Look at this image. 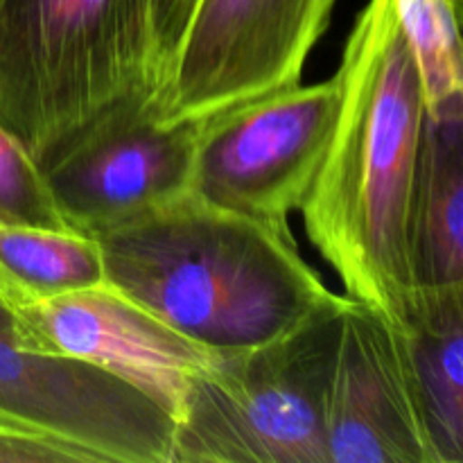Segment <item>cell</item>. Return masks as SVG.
I'll return each mask as SVG.
<instances>
[{"mask_svg": "<svg viewBox=\"0 0 463 463\" xmlns=\"http://www.w3.org/2000/svg\"><path fill=\"white\" fill-rule=\"evenodd\" d=\"M333 136L301 213L344 297L405 330L410 202L423 138L419 68L392 0H369L344 45Z\"/></svg>", "mask_w": 463, "mask_h": 463, "instance_id": "cell-1", "label": "cell"}, {"mask_svg": "<svg viewBox=\"0 0 463 463\" xmlns=\"http://www.w3.org/2000/svg\"><path fill=\"white\" fill-rule=\"evenodd\" d=\"M93 238L104 285L217 355L274 342L346 301L303 260L289 226L193 190Z\"/></svg>", "mask_w": 463, "mask_h": 463, "instance_id": "cell-2", "label": "cell"}, {"mask_svg": "<svg viewBox=\"0 0 463 463\" xmlns=\"http://www.w3.org/2000/svg\"><path fill=\"white\" fill-rule=\"evenodd\" d=\"M154 80L152 0H0V122L36 163Z\"/></svg>", "mask_w": 463, "mask_h": 463, "instance_id": "cell-3", "label": "cell"}, {"mask_svg": "<svg viewBox=\"0 0 463 463\" xmlns=\"http://www.w3.org/2000/svg\"><path fill=\"white\" fill-rule=\"evenodd\" d=\"M346 306L217 355L185 393L170 463H328L326 393Z\"/></svg>", "mask_w": 463, "mask_h": 463, "instance_id": "cell-4", "label": "cell"}, {"mask_svg": "<svg viewBox=\"0 0 463 463\" xmlns=\"http://www.w3.org/2000/svg\"><path fill=\"white\" fill-rule=\"evenodd\" d=\"M337 0H199L149 90L163 127L199 125L301 81Z\"/></svg>", "mask_w": 463, "mask_h": 463, "instance_id": "cell-5", "label": "cell"}, {"mask_svg": "<svg viewBox=\"0 0 463 463\" xmlns=\"http://www.w3.org/2000/svg\"><path fill=\"white\" fill-rule=\"evenodd\" d=\"M339 99L335 72L319 84H294L194 125L190 190L226 211L289 226L324 161Z\"/></svg>", "mask_w": 463, "mask_h": 463, "instance_id": "cell-6", "label": "cell"}, {"mask_svg": "<svg viewBox=\"0 0 463 463\" xmlns=\"http://www.w3.org/2000/svg\"><path fill=\"white\" fill-rule=\"evenodd\" d=\"M0 423L39 432L90 463H170L175 420L156 401L86 362L36 353L0 298Z\"/></svg>", "mask_w": 463, "mask_h": 463, "instance_id": "cell-7", "label": "cell"}, {"mask_svg": "<svg viewBox=\"0 0 463 463\" xmlns=\"http://www.w3.org/2000/svg\"><path fill=\"white\" fill-rule=\"evenodd\" d=\"M147 98L109 104L39 158L68 229L98 235L193 188L197 127H163Z\"/></svg>", "mask_w": 463, "mask_h": 463, "instance_id": "cell-8", "label": "cell"}, {"mask_svg": "<svg viewBox=\"0 0 463 463\" xmlns=\"http://www.w3.org/2000/svg\"><path fill=\"white\" fill-rule=\"evenodd\" d=\"M328 463H443L407 333L348 298L326 393Z\"/></svg>", "mask_w": 463, "mask_h": 463, "instance_id": "cell-9", "label": "cell"}, {"mask_svg": "<svg viewBox=\"0 0 463 463\" xmlns=\"http://www.w3.org/2000/svg\"><path fill=\"white\" fill-rule=\"evenodd\" d=\"M12 310L32 351L107 371L147 393L172 420L193 380L217 357L104 283Z\"/></svg>", "mask_w": 463, "mask_h": 463, "instance_id": "cell-10", "label": "cell"}, {"mask_svg": "<svg viewBox=\"0 0 463 463\" xmlns=\"http://www.w3.org/2000/svg\"><path fill=\"white\" fill-rule=\"evenodd\" d=\"M414 289L463 285V98L428 113L410 202Z\"/></svg>", "mask_w": 463, "mask_h": 463, "instance_id": "cell-11", "label": "cell"}, {"mask_svg": "<svg viewBox=\"0 0 463 463\" xmlns=\"http://www.w3.org/2000/svg\"><path fill=\"white\" fill-rule=\"evenodd\" d=\"M405 333L443 463L463 461V285L414 289Z\"/></svg>", "mask_w": 463, "mask_h": 463, "instance_id": "cell-12", "label": "cell"}, {"mask_svg": "<svg viewBox=\"0 0 463 463\" xmlns=\"http://www.w3.org/2000/svg\"><path fill=\"white\" fill-rule=\"evenodd\" d=\"M102 283V251L93 235L0 217V298L9 307Z\"/></svg>", "mask_w": 463, "mask_h": 463, "instance_id": "cell-13", "label": "cell"}, {"mask_svg": "<svg viewBox=\"0 0 463 463\" xmlns=\"http://www.w3.org/2000/svg\"><path fill=\"white\" fill-rule=\"evenodd\" d=\"M419 68L428 113L463 98L461 0H392Z\"/></svg>", "mask_w": 463, "mask_h": 463, "instance_id": "cell-14", "label": "cell"}, {"mask_svg": "<svg viewBox=\"0 0 463 463\" xmlns=\"http://www.w3.org/2000/svg\"><path fill=\"white\" fill-rule=\"evenodd\" d=\"M0 217L25 224L68 229L54 206L39 163L0 122Z\"/></svg>", "mask_w": 463, "mask_h": 463, "instance_id": "cell-15", "label": "cell"}, {"mask_svg": "<svg viewBox=\"0 0 463 463\" xmlns=\"http://www.w3.org/2000/svg\"><path fill=\"white\" fill-rule=\"evenodd\" d=\"M0 463H90L81 452L39 432L0 423Z\"/></svg>", "mask_w": 463, "mask_h": 463, "instance_id": "cell-16", "label": "cell"}, {"mask_svg": "<svg viewBox=\"0 0 463 463\" xmlns=\"http://www.w3.org/2000/svg\"><path fill=\"white\" fill-rule=\"evenodd\" d=\"M199 0H152V36L154 61H156V84L175 57L185 30L190 25Z\"/></svg>", "mask_w": 463, "mask_h": 463, "instance_id": "cell-17", "label": "cell"}]
</instances>
